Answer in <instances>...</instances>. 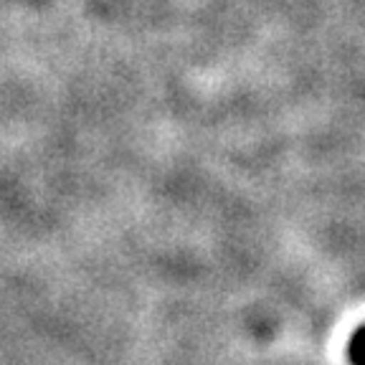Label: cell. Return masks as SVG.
<instances>
[{"label":"cell","instance_id":"obj_1","mask_svg":"<svg viewBox=\"0 0 365 365\" xmlns=\"http://www.w3.org/2000/svg\"><path fill=\"white\" fill-rule=\"evenodd\" d=\"M348 358L353 365H365V325L353 332L348 342Z\"/></svg>","mask_w":365,"mask_h":365}]
</instances>
